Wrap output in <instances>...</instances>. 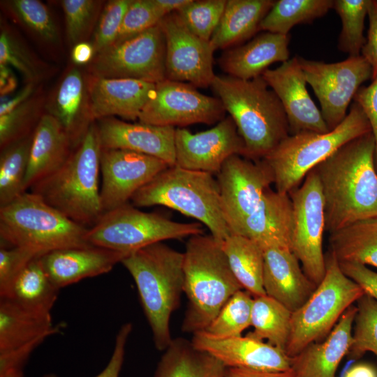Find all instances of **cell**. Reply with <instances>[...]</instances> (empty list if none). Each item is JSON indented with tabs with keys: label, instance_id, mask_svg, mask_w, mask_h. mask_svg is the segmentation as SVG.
Listing matches in <instances>:
<instances>
[{
	"label": "cell",
	"instance_id": "cell-27",
	"mask_svg": "<svg viewBox=\"0 0 377 377\" xmlns=\"http://www.w3.org/2000/svg\"><path fill=\"white\" fill-rule=\"evenodd\" d=\"M357 310V306H349L324 341L309 344L292 357L295 377H335L338 366L352 343Z\"/></svg>",
	"mask_w": 377,
	"mask_h": 377
},
{
	"label": "cell",
	"instance_id": "cell-24",
	"mask_svg": "<svg viewBox=\"0 0 377 377\" xmlns=\"http://www.w3.org/2000/svg\"><path fill=\"white\" fill-rule=\"evenodd\" d=\"M263 288L267 295L292 312L309 298L316 286L300 267L299 260L287 248L263 249Z\"/></svg>",
	"mask_w": 377,
	"mask_h": 377
},
{
	"label": "cell",
	"instance_id": "cell-59",
	"mask_svg": "<svg viewBox=\"0 0 377 377\" xmlns=\"http://www.w3.org/2000/svg\"><path fill=\"white\" fill-rule=\"evenodd\" d=\"M344 377H377V371L369 364L359 363L351 367Z\"/></svg>",
	"mask_w": 377,
	"mask_h": 377
},
{
	"label": "cell",
	"instance_id": "cell-10",
	"mask_svg": "<svg viewBox=\"0 0 377 377\" xmlns=\"http://www.w3.org/2000/svg\"><path fill=\"white\" fill-rule=\"evenodd\" d=\"M201 223H181L161 214L145 212L128 203L104 212L89 228L91 245L130 254L167 239L203 234Z\"/></svg>",
	"mask_w": 377,
	"mask_h": 377
},
{
	"label": "cell",
	"instance_id": "cell-61",
	"mask_svg": "<svg viewBox=\"0 0 377 377\" xmlns=\"http://www.w3.org/2000/svg\"><path fill=\"white\" fill-rule=\"evenodd\" d=\"M23 369H12L1 374L0 377H23Z\"/></svg>",
	"mask_w": 377,
	"mask_h": 377
},
{
	"label": "cell",
	"instance_id": "cell-31",
	"mask_svg": "<svg viewBox=\"0 0 377 377\" xmlns=\"http://www.w3.org/2000/svg\"><path fill=\"white\" fill-rule=\"evenodd\" d=\"M226 367L183 339H172L165 350L154 377H225Z\"/></svg>",
	"mask_w": 377,
	"mask_h": 377
},
{
	"label": "cell",
	"instance_id": "cell-17",
	"mask_svg": "<svg viewBox=\"0 0 377 377\" xmlns=\"http://www.w3.org/2000/svg\"><path fill=\"white\" fill-rule=\"evenodd\" d=\"M175 165L182 168L217 175L232 155L245 156V144L230 116L213 128L192 133L175 129Z\"/></svg>",
	"mask_w": 377,
	"mask_h": 377
},
{
	"label": "cell",
	"instance_id": "cell-25",
	"mask_svg": "<svg viewBox=\"0 0 377 377\" xmlns=\"http://www.w3.org/2000/svg\"><path fill=\"white\" fill-rule=\"evenodd\" d=\"M45 109L61 125L75 148L94 121L90 107L88 75L76 66L67 70L46 101Z\"/></svg>",
	"mask_w": 377,
	"mask_h": 377
},
{
	"label": "cell",
	"instance_id": "cell-60",
	"mask_svg": "<svg viewBox=\"0 0 377 377\" xmlns=\"http://www.w3.org/2000/svg\"><path fill=\"white\" fill-rule=\"evenodd\" d=\"M191 0H154L155 4L165 16L186 5Z\"/></svg>",
	"mask_w": 377,
	"mask_h": 377
},
{
	"label": "cell",
	"instance_id": "cell-7",
	"mask_svg": "<svg viewBox=\"0 0 377 377\" xmlns=\"http://www.w3.org/2000/svg\"><path fill=\"white\" fill-rule=\"evenodd\" d=\"M88 229L31 191L0 207L1 243L29 249L40 256L57 249L91 245L86 238Z\"/></svg>",
	"mask_w": 377,
	"mask_h": 377
},
{
	"label": "cell",
	"instance_id": "cell-44",
	"mask_svg": "<svg viewBox=\"0 0 377 377\" xmlns=\"http://www.w3.org/2000/svg\"><path fill=\"white\" fill-rule=\"evenodd\" d=\"M0 65L17 70L26 83H35L43 77V66L20 38L8 29L0 34Z\"/></svg>",
	"mask_w": 377,
	"mask_h": 377
},
{
	"label": "cell",
	"instance_id": "cell-37",
	"mask_svg": "<svg viewBox=\"0 0 377 377\" xmlns=\"http://www.w3.org/2000/svg\"><path fill=\"white\" fill-rule=\"evenodd\" d=\"M334 0H279L263 18L259 31L289 35L299 24L311 23L333 8Z\"/></svg>",
	"mask_w": 377,
	"mask_h": 377
},
{
	"label": "cell",
	"instance_id": "cell-34",
	"mask_svg": "<svg viewBox=\"0 0 377 377\" xmlns=\"http://www.w3.org/2000/svg\"><path fill=\"white\" fill-rule=\"evenodd\" d=\"M329 242L330 252L339 262L377 268V216L330 233Z\"/></svg>",
	"mask_w": 377,
	"mask_h": 377
},
{
	"label": "cell",
	"instance_id": "cell-21",
	"mask_svg": "<svg viewBox=\"0 0 377 377\" xmlns=\"http://www.w3.org/2000/svg\"><path fill=\"white\" fill-rule=\"evenodd\" d=\"M96 123L101 149H122L151 156L175 165V128L141 122L130 123L114 117Z\"/></svg>",
	"mask_w": 377,
	"mask_h": 377
},
{
	"label": "cell",
	"instance_id": "cell-58",
	"mask_svg": "<svg viewBox=\"0 0 377 377\" xmlns=\"http://www.w3.org/2000/svg\"><path fill=\"white\" fill-rule=\"evenodd\" d=\"M0 92L1 96L8 95L17 87V79L9 66L0 65Z\"/></svg>",
	"mask_w": 377,
	"mask_h": 377
},
{
	"label": "cell",
	"instance_id": "cell-30",
	"mask_svg": "<svg viewBox=\"0 0 377 377\" xmlns=\"http://www.w3.org/2000/svg\"><path fill=\"white\" fill-rule=\"evenodd\" d=\"M276 1L227 0L221 20L209 43L215 51L237 45L251 38Z\"/></svg>",
	"mask_w": 377,
	"mask_h": 377
},
{
	"label": "cell",
	"instance_id": "cell-23",
	"mask_svg": "<svg viewBox=\"0 0 377 377\" xmlns=\"http://www.w3.org/2000/svg\"><path fill=\"white\" fill-rule=\"evenodd\" d=\"M127 256L89 245L54 250L39 259L50 280L60 290L84 279L109 272Z\"/></svg>",
	"mask_w": 377,
	"mask_h": 377
},
{
	"label": "cell",
	"instance_id": "cell-54",
	"mask_svg": "<svg viewBox=\"0 0 377 377\" xmlns=\"http://www.w3.org/2000/svg\"><path fill=\"white\" fill-rule=\"evenodd\" d=\"M367 15L369 27L361 55L371 67L373 80L377 77V0H369Z\"/></svg>",
	"mask_w": 377,
	"mask_h": 377
},
{
	"label": "cell",
	"instance_id": "cell-6",
	"mask_svg": "<svg viewBox=\"0 0 377 377\" xmlns=\"http://www.w3.org/2000/svg\"><path fill=\"white\" fill-rule=\"evenodd\" d=\"M213 175L170 166L140 188L131 200L135 207L161 205L178 211L205 225L214 238L223 242L231 232Z\"/></svg>",
	"mask_w": 377,
	"mask_h": 377
},
{
	"label": "cell",
	"instance_id": "cell-55",
	"mask_svg": "<svg viewBox=\"0 0 377 377\" xmlns=\"http://www.w3.org/2000/svg\"><path fill=\"white\" fill-rule=\"evenodd\" d=\"M36 88V84L26 83V85L23 88L10 98L1 99L0 104V116L10 112L29 100L35 94Z\"/></svg>",
	"mask_w": 377,
	"mask_h": 377
},
{
	"label": "cell",
	"instance_id": "cell-33",
	"mask_svg": "<svg viewBox=\"0 0 377 377\" xmlns=\"http://www.w3.org/2000/svg\"><path fill=\"white\" fill-rule=\"evenodd\" d=\"M59 330V326L53 325L51 315L31 312L8 299L0 298V352Z\"/></svg>",
	"mask_w": 377,
	"mask_h": 377
},
{
	"label": "cell",
	"instance_id": "cell-42",
	"mask_svg": "<svg viewBox=\"0 0 377 377\" xmlns=\"http://www.w3.org/2000/svg\"><path fill=\"white\" fill-rule=\"evenodd\" d=\"M46 100L34 94L29 100L10 112L0 116L1 149L19 139L31 135V128L36 126L44 114Z\"/></svg>",
	"mask_w": 377,
	"mask_h": 377
},
{
	"label": "cell",
	"instance_id": "cell-49",
	"mask_svg": "<svg viewBox=\"0 0 377 377\" xmlns=\"http://www.w3.org/2000/svg\"><path fill=\"white\" fill-rule=\"evenodd\" d=\"M40 256L29 249L1 246L0 248V295L32 260Z\"/></svg>",
	"mask_w": 377,
	"mask_h": 377
},
{
	"label": "cell",
	"instance_id": "cell-51",
	"mask_svg": "<svg viewBox=\"0 0 377 377\" xmlns=\"http://www.w3.org/2000/svg\"><path fill=\"white\" fill-rule=\"evenodd\" d=\"M48 337L43 335L24 345L0 352V375L12 369H23L32 352Z\"/></svg>",
	"mask_w": 377,
	"mask_h": 377
},
{
	"label": "cell",
	"instance_id": "cell-15",
	"mask_svg": "<svg viewBox=\"0 0 377 377\" xmlns=\"http://www.w3.org/2000/svg\"><path fill=\"white\" fill-rule=\"evenodd\" d=\"M216 176L224 219L231 234H236L274 184L272 172L263 159L232 155Z\"/></svg>",
	"mask_w": 377,
	"mask_h": 377
},
{
	"label": "cell",
	"instance_id": "cell-40",
	"mask_svg": "<svg viewBox=\"0 0 377 377\" xmlns=\"http://www.w3.org/2000/svg\"><path fill=\"white\" fill-rule=\"evenodd\" d=\"M253 297L242 289L236 292L202 332L218 338L241 336L251 326Z\"/></svg>",
	"mask_w": 377,
	"mask_h": 377
},
{
	"label": "cell",
	"instance_id": "cell-18",
	"mask_svg": "<svg viewBox=\"0 0 377 377\" xmlns=\"http://www.w3.org/2000/svg\"><path fill=\"white\" fill-rule=\"evenodd\" d=\"M100 165L103 213L128 203L140 188L170 167L156 157L122 149H101Z\"/></svg>",
	"mask_w": 377,
	"mask_h": 377
},
{
	"label": "cell",
	"instance_id": "cell-3",
	"mask_svg": "<svg viewBox=\"0 0 377 377\" xmlns=\"http://www.w3.org/2000/svg\"><path fill=\"white\" fill-rule=\"evenodd\" d=\"M121 263L135 283L155 347L165 350L172 341L170 318L184 293V252L157 242L128 254Z\"/></svg>",
	"mask_w": 377,
	"mask_h": 377
},
{
	"label": "cell",
	"instance_id": "cell-36",
	"mask_svg": "<svg viewBox=\"0 0 377 377\" xmlns=\"http://www.w3.org/2000/svg\"><path fill=\"white\" fill-rule=\"evenodd\" d=\"M292 311L283 304L264 295L253 297L251 325L247 336L286 350L290 332Z\"/></svg>",
	"mask_w": 377,
	"mask_h": 377
},
{
	"label": "cell",
	"instance_id": "cell-48",
	"mask_svg": "<svg viewBox=\"0 0 377 377\" xmlns=\"http://www.w3.org/2000/svg\"><path fill=\"white\" fill-rule=\"evenodd\" d=\"M131 2L132 0H111L105 4L93 33L91 44L96 54L114 43Z\"/></svg>",
	"mask_w": 377,
	"mask_h": 377
},
{
	"label": "cell",
	"instance_id": "cell-50",
	"mask_svg": "<svg viewBox=\"0 0 377 377\" xmlns=\"http://www.w3.org/2000/svg\"><path fill=\"white\" fill-rule=\"evenodd\" d=\"M133 330L131 323L121 325L117 334L114 347L107 366L95 377H119L124 360L126 343ZM43 377H59L53 374H48Z\"/></svg>",
	"mask_w": 377,
	"mask_h": 377
},
{
	"label": "cell",
	"instance_id": "cell-4",
	"mask_svg": "<svg viewBox=\"0 0 377 377\" xmlns=\"http://www.w3.org/2000/svg\"><path fill=\"white\" fill-rule=\"evenodd\" d=\"M184 293L188 306L182 330L204 331L228 300L243 289L232 273L222 242L210 235L189 237L184 252Z\"/></svg>",
	"mask_w": 377,
	"mask_h": 377
},
{
	"label": "cell",
	"instance_id": "cell-1",
	"mask_svg": "<svg viewBox=\"0 0 377 377\" xmlns=\"http://www.w3.org/2000/svg\"><path fill=\"white\" fill-rule=\"evenodd\" d=\"M376 141L372 132L341 146L313 170L330 233L377 216Z\"/></svg>",
	"mask_w": 377,
	"mask_h": 377
},
{
	"label": "cell",
	"instance_id": "cell-56",
	"mask_svg": "<svg viewBox=\"0 0 377 377\" xmlns=\"http://www.w3.org/2000/svg\"><path fill=\"white\" fill-rule=\"evenodd\" d=\"M225 377H295L292 369L269 371L246 368H226Z\"/></svg>",
	"mask_w": 377,
	"mask_h": 377
},
{
	"label": "cell",
	"instance_id": "cell-9",
	"mask_svg": "<svg viewBox=\"0 0 377 377\" xmlns=\"http://www.w3.org/2000/svg\"><path fill=\"white\" fill-rule=\"evenodd\" d=\"M325 267L323 281L304 304L292 313L285 350L290 357L325 339L346 309L365 294L343 272L331 252L325 256Z\"/></svg>",
	"mask_w": 377,
	"mask_h": 377
},
{
	"label": "cell",
	"instance_id": "cell-32",
	"mask_svg": "<svg viewBox=\"0 0 377 377\" xmlns=\"http://www.w3.org/2000/svg\"><path fill=\"white\" fill-rule=\"evenodd\" d=\"M59 291L38 257L25 266L0 298L8 299L31 312L51 315Z\"/></svg>",
	"mask_w": 377,
	"mask_h": 377
},
{
	"label": "cell",
	"instance_id": "cell-39",
	"mask_svg": "<svg viewBox=\"0 0 377 377\" xmlns=\"http://www.w3.org/2000/svg\"><path fill=\"white\" fill-rule=\"evenodd\" d=\"M7 13L42 42L58 45L60 35L47 6L38 0H11L3 2Z\"/></svg>",
	"mask_w": 377,
	"mask_h": 377
},
{
	"label": "cell",
	"instance_id": "cell-41",
	"mask_svg": "<svg viewBox=\"0 0 377 377\" xmlns=\"http://www.w3.org/2000/svg\"><path fill=\"white\" fill-rule=\"evenodd\" d=\"M369 0H335L333 8L341 18L342 29L338 48L349 57L361 55L366 43L364 36V20Z\"/></svg>",
	"mask_w": 377,
	"mask_h": 377
},
{
	"label": "cell",
	"instance_id": "cell-26",
	"mask_svg": "<svg viewBox=\"0 0 377 377\" xmlns=\"http://www.w3.org/2000/svg\"><path fill=\"white\" fill-rule=\"evenodd\" d=\"M293 224L290 195L269 188L236 234L254 240L263 249L271 246L290 249Z\"/></svg>",
	"mask_w": 377,
	"mask_h": 377
},
{
	"label": "cell",
	"instance_id": "cell-57",
	"mask_svg": "<svg viewBox=\"0 0 377 377\" xmlns=\"http://www.w3.org/2000/svg\"><path fill=\"white\" fill-rule=\"evenodd\" d=\"M95 55L96 52L91 43L87 41L75 45L71 51V59L77 66L89 64Z\"/></svg>",
	"mask_w": 377,
	"mask_h": 377
},
{
	"label": "cell",
	"instance_id": "cell-8",
	"mask_svg": "<svg viewBox=\"0 0 377 377\" xmlns=\"http://www.w3.org/2000/svg\"><path fill=\"white\" fill-rule=\"evenodd\" d=\"M369 132L367 117L353 102L346 118L334 129L289 135L263 158L272 172L275 190L289 194L311 170L341 146Z\"/></svg>",
	"mask_w": 377,
	"mask_h": 377
},
{
	"label": "cell",
	"instance_id": "cell-45",
	"mask_svg": "<svg viewBox=\"0 0 377 377\" xmlns=\"http://www.w3.org/2000/svg\"><path fill=\"white\" fill-rule=\"evenodd\" d=\"M355 330L347 355L357 359L366 352L377 357V301L367 294L357 300Z\"/></svg>",
	"mask_w": 377,
	"mask_h": 377
},
{
	"label": "cell",
	"instance_id": "cell-14",
	"mask_svg": "<svg viewBox=\"0 0 377 377\" xmlns=\"http://www.w3.org/2000/svg\"><path fill=\"white\" fill-rule=\"evenodd\" d=\"M225 112L219 98L203 94L188 83L165 79L156 84L138 121L179 128L198 123L211 125L222 120Z\"/></svg>",
	"mask_w": 377,
	"mask_h": 377
},
{
	"label": "cell",
	"instance_id": "cell-43",
	"mask_svg": "<svg viewBox=\"0 0 377 377\" xmlns=\"http://www.w3.org/2000/svg\"><path fill=\"white\" fill-rule=\"evenodd\" d=\"M67 38L72 45L84 42L94 33L103 10L102 1L63 0Z\"/></svg>",
	"mask_w": 377,
	"mask_h": 377
},
{
	"label": "cell",
	"instance_id": "cell-53",
	"mask_svg": "<svg viewBox=\"0 0 377 377\" xmlns=\"http://www.w3.org/2000/svg\"><path fill=\"white\" fill-rule=\"evenodd\" d=\"M343 272L357 283L366 294L377 301V272L367 265L349 262H339Z\"/></svg>",
	"mask_w": 377,
	"mask_h": 377
},
{
	"label": "cell",
	"instance_id": "cell-5",
	"mask_svg": "<svg viewBox=\"0 0 377 377\" xmlns=\"http://www.w3.org/2000/svg\"><path fill=\"white\" fill-rule=\"evenodd\" d=\"M66 162L31 187L48 205L84 226L103 214L99 188L101 145L94 121Z\"/></svg>",
	"mask_w": 377,
	"mask_h": 377
},
{
	"label": "cell",
	"instance_id": "cell-28",
	"mask_svg": "<svg viewBox=\"0 0 377 377\" xmlns=\"http://www.w3.org/2000/svg\"><path fill=\"white\" fill-rule=\"evenodd\" d=\"M290 36L265 31L248 43L230 48L219 59L228 75L251 80L259 76L275 62L289 59Z\"/></svg>",
	"mask_w": 377,
	"mask_h": 377
},
{
	"label": "cell",
	"instance_id": "cell-22",
	"mask_svg": "<svg viewBox=\"0 0 377 377\" xmlns=\"http://www.w3.org/2000/svg\"><path fill=\"white\" fill-rule=\"evenodd\" d=\"M156 84L133 79L105 78L88 74L93 120L118 116L138 120Z\"/></svg>",
	"mask_w": 377,
	"mask_h": 377
},
{
	"label": "cell",
	"instance_id": "cell-19",
	"mask_svg": "<svg viewBox=\"0 0 377 377\" xmlns=\"http://www.w3.org/2000/svg\"><path fill=\"white\" fill-rule=\"evenodd\" d=\"M262 77L283 107L290 135L305 131H330L320 110L306 89V81L298 57L289 59L274 69H267Z\"/></svg>",
	"mask_w": 377,
	"mask_h": 377
},
{
	"label": "cell",
	"instance_id": "cell-13",
	"mask_svg": "<svg viewBox=\"0 0 377 377\" xmlns=\"http://www.w3.org/2000/svg\"><path fill=\"white\" fill-rule=\"evenodd\" d=\"M290 193L294 217L290 249L305 274L318 286L326 269L323 251L325 216L324 198L314 170L306 175L300 187Z\"/></svg>",
	"mask_w": 377,
	"mask_h": 377
},
{
	"label": "cell",
	"instance_id": "cell-2",
	"mask_svg": "<svg viewBox=\"0 0 377 377\" xmlns=\"http://www.w3.org/2000/svg\"><path fill=\"white\" fill-rule=\"evenodd\" d=\"M211 87L245 144V158L263 159L290 135L283 107L263 77L216 75Z\"/></svg>",
	"mask_w": 377,
	"mask_h": 377
},
{
	"label": "cell",
	"instance_id": "cell-11",
	"mask_svg": "<svg viewBox=\"0 0 377 377\" xmlns=\"http://www.w3.org/2000/svg\"><path fill=\"white\" fill-rule=\"evenodd\" d=\"M88 71L98 77L133 79L154 84L165 80V42L160 25L96 54Z\"/></svg>",
	"mask_w": 377,
	"mask_h": 377
},
{
	"label": "cell",
	"instance_id": "cell-47",
	"mask_svg": "<svg viewBox=\"0 0 377 377\" xmlns=\"http://www.w3.org/2000/svg\"><path fill=\"white\" fill-rule=\"evenodd\" d=\"M164 17L154 0H132L124 15L114 43L121 42L147 31L157 25Z\"/></svg>",
	"mask_w": 377,
	"mask_h": 377
},
{
	"label": "cell",
	"instance_id": "cell-12",
	"mask_svg": "<svg viewBox=\"0 0 377 377\" xmlns=\"http://www.w3.org/2000/svg\"><path fill=\"white\" fill-rule=\"evenodd\" d=\"M298 59L306 83L319 101L323 118L332 131L347 116L348 108L361 84L371 79V67L362 55L336 63L301 57Z\"/></svg>",
	"mask_w": 377,
	"mask_h": 377
},
{
	"label": "cell",
	"instance_id": "cell-52",
	"mask_svg": "<svg viewBox=\"0 0 377 377\" xmlns=\"http://www.w3.org/2000/svg\"><path fill=\"white\" fill-rule=\"evenodd\" d=\"M354 102L362 109L371 126L376 141L377 163V77L367 87H360L354 96Z\"/></svg>",
	"mask_w": 377,
	"mask_h": 377
},
{
	"label": "cell",
	"instance_id": "cell-29",
	"mask_svg": "<svg viewBox=\"0 0 377 377\" xmlns=\"http://www.w3.org/2000/svg\"><path fill=\"white\" fill-rule=\"evenodd\" d=\"M73 147L70 136L58 121L45 113L33 132L24 183L25 191L59 168Z\"/></svg>",
	"mask_w": 377,
	"mask_h": 377
},
{
	"label": "cell",
	"instance_id": "cell-38",
	"mask_svg": "<svg viewBox=\"0 0 377 377\" xmlns=\"http://www.w3.org/2000/svg\"><path fill=\"white\" fill-rule=\"evenodd\" d=\"M33 133L1 149L0 207L5 206L23 193Z\"/></svg>",
	"mask_w": 377,
	"mask_h": 377
},
{
	"label": "cell",
	"instance_id": "cell-46",
	"mask_svg": "<svg viewBox=\"0 0 377 377\" xmlns=\"http://www.w3.org/2000/svg\"><path fill=\"white\" fill-rule=\"evenodd\" d=\"M226 3V0H191L175 13L191 33L209 41L219 25Z\"/></svg>",
	"mask_w": 377,
	"mask_h": 377
},
{
	"label": "cell",
	"instance_id": "cell-16",
	"mask_svg": "<svg viewBox=\"0 0 377 377\" xmlns=\"http://www.w3.org/2000/svg\"><path fill=\"white\" fill-rule=\"evenodd\" d=\"M165 42V77L172 81L207 88L216 76L213 50L209 41L191 33L176 13L165 15L158 23Z\"/></svg>",
	"mask_w": 377,
	"mask_h": 377
},
{
	"label": "cell",
	"instance_id": "cell-20",
	"mask_svg": "<svg viewBox=\"0 0 377 377\" xmlns=\"http://www.w3.org/2000/svg\"><path fill=\"white\" fill-rule=\"evenodd\" d=\"M195 348L205 351L226 368H246L269 371L291 369L292 357L284 350L249 336L218 338L204 332L193 334Z\"/></svg>",
	"mask_w": 377,
	"mask_h": 377
},
{
	"label": "cell",
	"instance_id": "cell-35",
	"mask_svg": "<svg viewBox=\"0 0 377 377\" xmlns=\"http://www.w3.org/2000/svg\"><path fill=\"white\" fill-rule=\"evenodd\" d=\"M222 246L231 270L243 289L253 297L266 295L262 247L254 240L237 234L226 237Z\"/></svg>",
	"mask_w": 377,
	"mask_h": 377
}]
</instances>
